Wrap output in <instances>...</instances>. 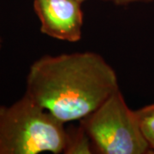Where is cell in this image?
Here are the masks:
<instances>
[{"mask_svg": "<svg viewBox=\"0 0 154 154\" xmlns=\"http://www.w3.org/2000/svg\"><path fill=\"white\" fill-rule=\"evenodd\" d=\"M79 123L91 139L95 153H153L136 111L128 107L120 89Z\"/></svg>", "mask_w": 154, "mask_h": 154, "instance_id": "cell-3", "label": "cell"}, {"mask_svg": "<svg viewBox=\"0 0 154 154\" xmlns=\"http://www.w3.org/2000/svg\"><path fill=\"white\" fill-rule=\"evenodd\" d=\"M102 1L118 7H128L135 4H147L152 2L153 0H102Z\"/></svg>", "mask_w": 154, "mask_h": 154, "instance_id": "cell-7", "label": "cell"}, {"mask_svg": "<svg viewBox=\"0 0 154 154\" xmlns=\"http://www.w3.org/2000/svg\"><path fill=\"white\" fill-rule=\"evenodd\" d=\"M63 153L93 154L95 153L94 145L82 125L66 128V140Z\"/></svg>", "mask_w": 154, "mask_h": 154, "instance_id": "cell-5", "label": "cell"}, {"mask_svg": "<svg viewBox=\"0 0 154 154\" xmlns=\"http://www.w3.org/2000/svg\"><path fill=\"white\" fill-rule=\"evenodd\" d=\"M1 48H2V39L0 38V50H1Z\"/></svg>", "mask_w": 154, "mask_h": 154, "instance_id": "cell-9", "label": "cell"}, {"mask_svg": "<svg viewBox=\"0 0 154 154\" xmlns=\"http://www.w3.org/2000/svg\"><path fill=\"white\" fill-rule=\"evenodd\" d=\"M140 127L154 153V103L135 110Z\"/></svg>", "mask_w": 154, "mask_h": 154, "instance_id": "cell-6", "label": "cell"}, {"mask_svg": "<svg viewBox=\"0 0 154 154\" xmlns=\"http://www.w3.org/2000/svg\"><path fill=\"white\" fill-rule=\"evenodd\" d=\"M75 1H77V2H80V3L83 4V3H84V2H86L87 0H75Z\"/></svg>", "mask_w": 154, "mask_h": 154, "instance_id": "cell-8", "label": "cell"}, {"mask_svg": "<svg viewBox=\"0 0 154 154\" xmlns=\"http://www.w3.org/2000/svg\"><path fill=\"white\" fill-rule=\"evenodd\" d=\"M64 125L24 94L12 105H0V154L63 153Z\"/></svg>", "mask_w": 154, "mask_h": 154, "instance_id": "cell-2", "label": "cell"}, {"mask_svg": "<svg viewBox=\"0 0 154 154\" xmlns=\"http://www.w3.org/2000/svg\"><path fill=\"white\" fill-rule=\"evenodd\" d=\"M119 89L115 69L102 56L81 51L34 61L25 94L65 124L81 121Z\"/></svg>", "mask_w": 154, "mask_h": 154, "instance_id": "cell-1", "label": "cell"}, {"mask_svg": "<svg viewBox=\"0 0 154 154\" xmlns=\"http://www.w3.org/2000/svg\"><path fill=\"white\" fill-rule=\"evenodd\" d=\"M82 4L75 0H33L40 32L52 38L76 43L82 37Z\"/></svg>", "mask_w": 154, "mask_h": 154, "instance_id": "cell-4", "label": "cell"}]
</instances>
